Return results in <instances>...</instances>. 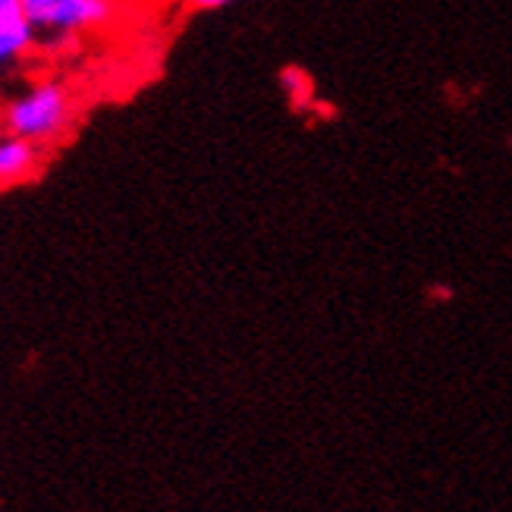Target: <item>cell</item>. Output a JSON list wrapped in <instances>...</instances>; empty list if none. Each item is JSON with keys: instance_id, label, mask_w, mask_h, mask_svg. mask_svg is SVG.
Masks as SVG:
<instances>
[{"instance_id": "6da1fadb", "label": "cell", "mask_w": 512, "mask_h": 512, "mask_svg": "<svg viewBox=\"0 0 512 512\" xmlns=\"http://www.w3.org/2000/svg\"><path fill=\"white\" fill-rule=\"evenodd\" d=\"M73 123H76V95L57 76L32 79L0 110V129L44 151L70 136Z\"/></svg>"}, {"instance_id": "7a4b0ae2", "label": "cell", "mask_w": 512, "mask_h": 512, "mask_svg": "<svg viewBox=\"0 0 512 512\" xmlns=\"http://www.w3.org/2000/svg\"><path fill=\"white\" fill-rule=\"evenodd\" d=\"M22 10L44 54L79 48L85 38L114 26L120 13L110 0H22Z\"/></svg>"}, {"instance_id": "3957f363", "label": "cell", "mask_w": 512, "mask_h": 512, "mask_svg": "<svg viewBox=\"0 0 512 512\" xmlns=\"http://www.w3.org/2000/svg\"><path fill=\"white\" fill-rule=\"evenodd\" d=\"M38 51L22 0H0V73L16 70Z\"/></svg>"}, {"instance_id": "277c9868", "label": "cell", "mask_w": 512, "mask_h": 512, "mask_svg": "<svg viewBox=\"0 0 512 512\" xmlns=\"http://www.w3.org/2000/svg\"><path fill=\"white\" fill-rule=\"evenodd\" d=\"M44 154H48L44 148L10 136V132H0V189L35 180L44 167Z\"/></svg>"}, {"instance_id": "5b68a950", "label": "cell", "mask_w": 512, "mask_h": 512, "mask_svg": "<svg viewBox=\"0 0 512 512\" xmlns=\"http://www.w3.org/2000/svg\"><path fill=\"white\" fill-rule=\"evenodd\" d=\"M280 85L283 92L289 98V104H293L296 110H315V82H311V76L305 70H299V66H286V70L280 73Z\"/></svg>"}, {"instance_id": "8992f818", "label": "cell", "mask_w": 512, "mask_h": 512, "mask_svg": "<svg viewBox=\"0 0 512 512\" xmlns=\"http://www.w3.org/2000/svg\"><path fill=\"white\" fill-rule=\"evenodd\" d=\"M230 4H236V0H186L189 10H202V13H208V10H224Z\"/></svg>"}, {"instance_id": "52a82bcc", "label": "cell", "mask_w": 512, "mask_h": 512, "mask_svg": "<svg viewBox=\"0 0 512 512\" xmlns=\"http://www.w3.org/2000/svg\"><path fill=\"white\" fill-rule=\"evenodd\" d=\"M110 4H114V7L120 10V4H126V0H110Z\"/></svg>"}]
</instances>
